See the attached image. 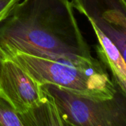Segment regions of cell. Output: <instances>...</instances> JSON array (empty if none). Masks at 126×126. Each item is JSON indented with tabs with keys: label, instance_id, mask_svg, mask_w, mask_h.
<instances>
[{
	"label": "cell",
	"instance_id": "5b68a950",
	"mask_svg": "<svg viewBox=\"0 0 126 126\" xmlns=\"http://www.w3.org/2000/svg\"><path fill=\"white\" fill-rule=\"evenodd\" d=\"M0 94L17 113H23L42 98L39 85L15 60L5 56L0 67Z\"/></svg>",
	"mask_w": 126,
	"mask_h": 126
},
{
	"label": "cell",
	"instance_id": "8fae6325",
	"mask_svg": "<svg viewBox=\"0 0 126 126\" xmlns=\"http://www.w3.org/2000/svg\"><path fill=\"white\" fill-rule=\"evenodd\" d=\"M125 2H126V0H125Z\"/></svg>",
	"mask_w": 126,
	"mask_h": 126
},
{
	"label": "cell",
	"instance_id": "8992f818",
	"mask_svg": "<svg viewBox=\"0 0 126 126\" xmlns=\"http://www.w3.org/2000/svg\"><path fill=\"white\" fill-rule=\"evenodd\" d=\"M18 115L24 126H64L53 101L43 93L37 104Z\"/></svg>",
	"mask_w": 126,
	"mask_h": 126
},
{
	"label": "cell",
	"instance_id": "9c48e42d",
	"mask_svg": "<svg viewBox=\"0 0 126 126\" xmlns=\"http://www.w3.org/2000/svg\"><path fill=\"white\" fill-rule=\"evenodd\" d=\"M5 54L2 53V51L0 50V67H1V64H2V59H4V57H5Z\"/></svg>",
	"mask_w": 126,
	"mask_h": 126
},
{
	"label": "cell",
	"instance_id": "3957f363",
	"mask_svg": "<svg viewBox=\"0 0 126 126\" xmlns=\"http://www.w3.org/2000/svg\"><path fill=\"white\" fill-rule=\"evenodd\" d=\"M15 60L39 84H52L74 93L95 98L109 99L116 88L103 64L79 66L18 53Z\"/></svg>",
	"mask_w": 126,
	"mask_h": 126
},
{
	"label": "cell",
	"instance_id": "30bf717a",
	"mask_svg": "<svg viewBox=\"0 0 126 126\" xmlns=\"http://www.w3.org/2000/svg\"><path fill=\"white\" fill-rule=\"evenodd\" d=\"M62 122H63V125H64V126H74V125H71V124H70L68 122H66L63 121V120H62Z\"/></svg>",
	"mask_w": 126,
	"mask_h": 126
},
{
	"label": "cell",
	"instance_id": "277c9868",
	"mask_svg": "<svg viewBox=\"0 0 126 126\" xmlns=\"http://www.w3.org/2000/svg\"><path fill=\"white\" fill-rule=\"evenodd\" d=\"M113 96L100 99L52 84L39 85L54 102L63 121L74 126H126V94L115 85Z\"/></svg>",
	"mask_w": 126,
	"mask_h": 126
},
{
	"label": "cell",
	"instance_id": "52a82bcc",
	"mask_svg": "<svg viewBox=\"0 0 126 126\" xmlns=\"http://www.w3.org/2000/svg\"><path fill=\"white\" fill-rule=\"evenodd\" d=\"M0 126H24L18 113L0 94Z\"/></svg>",
	"mask_w": 126,
	"mask_h": 126
},
{
	"label": "cell",
	"instance_id": "ba28073f",
	"mask_svg": "<svg viewBox=\"0 0 126 126\" xmlns=\"http://www.w3.org/2000/svg\"><path fill=\"white\" fill-rule=\"evenodd\" d=\"M20 0H0V21H1L13 8V6Z\"/></svg>",
	"mask_w": 126,
	"mask_h": 126
},
{
	"label": "cell",
	"instance_id": "7a4b0ae2",
	"mask_svg": "<svg viewBox=\"0 0 126 126\" xmlns=\"http://www.w3.org/2000/svg\"><path fill=\"white\" fill-rule=\"evenodd\" d=\"M74 8L85 15L98 39L99 61L111 79L126 94V2L125 0H71Z\"/></svg>",
	"mask_w": 126,
	"mask_h": 126
},
{
	"label": "cell",
	"instance_id": "6da1fadb",
	"mask_svg": "<svg viewBox=\"0 0 126 126\" xmlns=\"http://www.w3.org/2000/svg\"><path fill=\"white\" fill-rule=\"evenodd\" d=\"M0 50L79 66H96L69 0H20L0 21Z\"/></svg>",
	"mask_w": 126,
	"mask_h": 126
}]
</instances>
